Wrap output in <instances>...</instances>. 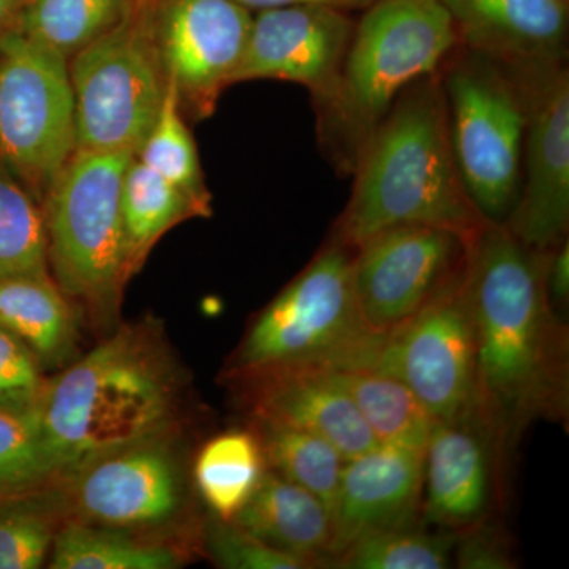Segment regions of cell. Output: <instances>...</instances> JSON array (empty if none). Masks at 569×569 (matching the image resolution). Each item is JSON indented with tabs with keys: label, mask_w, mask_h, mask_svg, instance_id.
I'll use <instances>...</instances> for the list:
<instances>
[{
	"label": "cell",
	"mask_w": 569,
	"mask_h": 569,
	"mask_svg": "<svg viewBox=\"0 0 569 569\" xmlns=\"http://www.w3.org/2000/svg\"><path fill=\"white\" fill-rule=\"evenodd\" d=\"M548 252L489 222L468 261L477 332L471 413L489 433L509 477L519 443L535 422H568L569 332L546 291Z\"/></svg>",
	"instance_id": "6da1fadb"
},
{
	"label": "cell",
	"mask_w": 569,
	"mask_h": 569,
	"mask_svg": "<svg viewBox=\"0 0 569 569\" xmlns=\"http://www.w3.org/2000/svg\"><path fill=\"white\" fill-rule=\"evenodd\" d=\"M331 233L351 247L396 224L445 228L475 241L488 220L460 178L440 71L400 93L356 164Z\"/></svg>",
	"instance_id": "7a4b0ae2"
},
{
	"label": "cell",
	"mask_w": 569,
	"mask_h": 569,
	"mask_svg": "<svg viewBox=\"0 0 569 569\" xmlns=\"http://www.w3.org/2000/svg\"><path fill=\"white\" fill-rule=\"evenodd\" d=\"M178 370L156 326H121L48 380L41 430L59 475L127 445L173 432Z\"/></svg>",
	"instance_id": "3957f363"
},
{
	"label": "cell",
	"mask_w": 569,
	"mask_h": 569,
	"mask_svg": "<svg viewBox=\"0 0 569 569\" xmlns=\"http://www.w3.org/2000/svg\"><path fill=\"white\" fill-rule=\"evenodd\" d=\"M361 13L335 88L312 103L318 146L340 176L355 173L400 93L440 71L460 44L440 0H377Z\"/></svg>",
	"instance_id": "277c9868"
},
{
	"label": "cell",
	"mask_w": 569,
	"mask_h": 569,
	"mask_svg": "<svg viewBox=\"0 0 569 569\" xmlns=\"http://www.w3.org/2000/svg\"><path fill=\"white\" fill-rule=\"evenodd\" d=\"M355 247L329 234L310 263L253 318L223 377L280 369H370L387 337L366 328L356 302Z\"/></svg>",
	"instance_id": "5b68a950"
},
{
	"label": "cell",
	"mask_w": 569,
	"mask_h": 569,
	"mask_svg": "<svg viewBox=\"0 0 569 569\" xmlns=\"http://www.w3.org/2000/svg\"><path fill=\"white\" fill-rule=\"evenodd\" d=\"M129 152L74 151L41 211L52 279L97 328L118 321L127 263L121 187Z\"/></svg>",
	"instance_id": "8992f818"
},
{
	"label": "cell",
	"mask_w": 569,
	"mask_h": 569,
	"mask_svg": "<svg viewBox=\"0 0 569 569\" xmlns=\"http://www.w3.org/2000/svg\"><path fill=\"white\" fill-rule=\"evenodd\" d=\"M449 133L468 197L488 222L503 223L522 183L526 111L503 62L459 44L440 69Z\"/></svg>",
	"instance_id": "52a82bcc"
},
{
	"label": "cell",
	"mask_w": 569,
	"mask_h": 569,
	"mask_svg": "<svg viewBox=\"0 0 569 569\" xmlns=\"http://www.w3.org/2000/svg\"><path fill=\"white\" fill-rule=\"evenodd\" d=\"M69 70L77 151L137 156L168 88L149 0H141L118 28L71 56Z\"/></svg>",
	"instance_id": "ba28073f"
},
{
	"label": "cell",
	"mask_w": 569,
	"mask_h": 569,
	"mask_svg": "<svg viewBox=\"0 0 569 569\" xmlns=\"http://www.w3.org/2000/svg\"><path fill=\"white\" fill-rule=\"evenodd\" d=\"M74 151L69 59L14 29L0 33V162L41 206Z\"/></svg>",
	"instance_id": "9c48e42d"
},
{
	"label": "cell",
	"mask_w": 569,
	"mask_h": 569,
	"mask_svg": "<svg viewBox=\"0 0 569 569\" xmlns=\"http://www.w3.org/2000/svg\"><path fill=\"white\" fill-rule=\"evenodd\" d=\"M526 111L522 183L503 227L522 244L550 250L569 234V70L567 59L503 62Z\"/></svg>",
	"instance_id": "30bf717a"
},
{
	"label": "cell",
	"mask_w": 569,
	"mask_h": 569,
	"mask_svg": "<svg viewBox=\"0 0 569 569\" xmlns=\"http://www.w3.org/2000/svg\"><path fill=\"white\" fill-rule=\"evenodd\" d=\"M173 432L127 445L52 479L63 519L146 533L181 512L183 485Z\"/></svg>",
	"instance_id": "8fae6325"
},
{
	"label": "cell",
	"mask_w": 569,
	"mask_h": 569,
	"mask_svg": "<svg viewBox=\"0 0 569 569\" xmlns=\"http://www.w3.org/2000/svg\"><path fill=\"white\" fill-rule=\"evenodd\" d=\"M475 241L427 224H396L362 241L353 284L366 328L388 337L418 316L466 272Z\"/></svg>",
	"instance_id": "7c38bea8"
},
{
	"label": "cell",
	"mask_w": 569,
	"mask_h": 569,
	"mask_svg": "<svg viewBox=\"0 0 569 569\" xmlns=\"http://www.w3.org/2000/svg\"><path fill=\"white\" fill-rule=\"evenodd\" d=\"M470 261V260H468ZM466 272L387 337L370 369L406 385L438 422L473 407L477 332Z\"/></svg>",
	"instance_id": "4fadbf2b"
},
{
	"label": "cell",
	"mask_w": 569,
	"mask_h": 569,
	"mask_svg": "<svg viewBox=\"0 0 569 569\" xmlns=\"http://www.w3.org/2000/svg\"><path fill=\"white\" fill-rule=\"evenodd\" d=\"M153 36L183 110L209 118L244 54L252 11L234 0H149Z\"/></svg>",
	"instance_id": "5bb4252c"
},
{
	"label": "cell",
	"mask_w": 569,
	"mask_h": 569,
	"mask_svg": "<svg viewBox=\"0 0 569 569\" xmlns=\"http://www.w3.org/2000/svg\"><path fill=\"white\" fill-rule=\"evenodd\" d=\"M356 20L347 11L299 6L254 11L233 84L276 80L305 86L312 103L335 88Z\"/></svg>",
	"instance_id": "9a60e30c"
},
{
	"label": "cell",
	"mask_w": 569,
	"mask_h": 569,
	"mask_svg": "<svg viewBox=\"0 0 569 569\" xmlns=\"http://www.w3.org/2000/svg\"><path fill=\"white\" fill-rule=\"evenodd\" d=\"M511 477L485 427L470 413L438 422L425 449L422 523L460 531L498 518Z\"/></svg>",
	"instance_id": "2e32d148"
},
{
	"label": "cell",
	"mask_w": 569,
	"mask_h": 569,
	"mask_svg": "<svg viewBox=\"0 0 569 569\" xmlns=\"http://www.w3.org/2000/svg\"><path fill=\"white\" fill-rule=\"evenodd\" d=\"M422 503L425 449L377 445L348 459L329 511L332 523L329 561L367 535L425 526Z\"/></svg>",
	"instance_id": "e0dca14e"
},
{
	"label": "cell",
	"mask_w": 569,
	"mask_h": 569,
	"mask_svg": "<svg viewBox=\"0 0 569 569\" xmlns=\"http://www.w3.org/2000/svg\"><path fill=\"white\" fill-rule=\"evenodd\" d=\"M249 421L305 430L351 459L378 441L331 369H280L230 380Z\"/></svg>",
	"instance_id": "ac0fdd59"
},
{
	"label": "cell",
	"mask_w": 569,
	"mask_h": 569,
	"mask_svg": "<svg viewBox=\"0 0 569 569\" xmlns=\"http://www.w3.org/2000/svg\"><path fill=\"white\" fill-rule=\"evenodd\" d=\"M459 41L500 62L567 59L568 0H440Z\"/></svg>",
	"instance_id": "d6986e66"
},
{
	"label": "cell",
	"mask_w": 569,
	"mask_h": 569,
	"mask_svg": "<svg viewBox=\"0 0 569 569\" xmlns=\"http://www.w3.org/2000/svg\"><path fill=\"white\" fill-rule=\"evenodd\" d=\"M230 522L272 548L309 561L312 568H326L331 557L328 507L274 471H266L252 497Z\"/></svg>",
	"instance_id": "ffe728a7"
},
{
	"label": "cell",
	"mask_w": 569,
	"mask_h": 569,
	"mask_svg": "<svg viewBox=\"0 0 569 569\" xmlns=\"http://www.w3.org/2000/svg\"><path fill=\"white\" fill-rule=\"evenodd\" d=\"M50 272L0 280V326L21 340L43 370L70 365L78 347V316Z\"/></svg>",
	"instance_id": "44dd1931"
},
{
	"label": "cell",
	"mask_w": 569,
	"mask_h": 569,
	"mask_svg": "<svg viewBox=\"0 0 569 569\" xmlns=\"http://www.w3.org/2000/svg\"><path fill=\"white\" fill-rule=\"evenodd\" d=\"M121 213L127 263L133 276L171 228L194 217H211L212 211L133 157L122 178Z\"/></svg>",
	"instance_id": "7402d4cb"
},
{
	"label": "cell",
	"mask_w": 569,
	"mask_h": 569,
	"mask_svg": "<svg viewBox=\"0 0 569 569\" xmlns=\"http://www.w3.org/2000/svg\"><path fill=\"white\" fill-rule=\"evenodd\" d=\"M332 373L378 445L426 449L438 421L406 385L365 367L335 369Z\"/></svg>",
	"instance_id": "603a6c76"
},
{
	"label": "cell",
	"mask_w": 569,
	"mask_h": 569,
	"mask_svg": "<svg viewBox=\"0 0 569 569\" xmlns=\"http://www.w3.org/2000/svg\"><path fill=\"white\" fill-rule=\"evenodd\" d=\"M266 471L260 440L247 427L209 440L194 460L193 477L212 515L230 522L252 497Z\"/></svg>",
	"instance_id": "cb8c5ba5"
},
{
	"label": "cell",
	"mask_w": 569,
	"mask_h": 569,
	"mask_svg": "<svg viewBox=\"0 0 569 569\" xmlns=\"http://www.w3.org/2000/svg\"><path fill=\"white\" fill-rule=\"evenodd\" d=\"M50 557L52 569H174L186 561L168 542L77 520L59 529Z\"/></svg>",
	"instance_id": "d4e9b609"
},
{
	"label": "cell",
	"mask_w": 569,
	"mask_h": 569,
	"mask_svg": "<svg viewBox=\"0 0 569 569\" xmlns=\"http://www.w3.org/2000/svg\"><path fill=\"white\" fill-rule=\"evenodd\" d=\"M141 0H26L14 31L70 59L126 21Z\"/></svg>",
	"instance_id": "484cf974"
},
{
	"label": "cell",
	"mask_w": 569,
	"mask_h": 569,
	"mask_svg": "<svg viewBox=\"0 0 569 569\" xmlns=\"http://www.w3.org/2000/svg\"><path fill=\"white\" fill-rule=\"evenodd\" d=\"M249 427L260 440L268 470L309 490L331 511L347 459L329 441L305 430L264 421H249Z\"/></svg>",
	"instance_id": "4316f807"
},
{
	"label": "cell",
	"mask_w": 569,
	"mask_h": 569,
	"mask_svg": "<svg viewBox=\"0 0 569 569\" xmlns=\"http://www.w3.org/2000/svg\"><path fill=\"white\" fill-rule=\"evenodd\" d=\"M63 523L51 482L0 496V569L43 567Z\"/></svg>",
	"instance_id": "83f0119b"
},
{
	"label": "cell",
	"mask_w": 569,
	"mask_h": 569,
	"mask_svg": "<svg viewBox=\"0 0 569 569\" xmlns=\"http://www.w3.org/2000/svg\"><path fill=\"white\" fill-rule=\"evenodd\" d=\"M134 157L212 211L211 193L204 183L197 146L182 118L178 88L170 78L159 116Z\"/></svg>",
	"instance_id": "f1b7e54d"
},
{
	"label": "cell",
	"mask_w": 569,
	"mask_h": 569,
	"mask_svg": "<svg viewBox=\"0 0 569 569\" xmlns=\"http://www.w3.org/2000/svg\"><path fill=\"white\" fill-rule=\"evenodd\" d=\"M47 272L50 266L41 206L0 162V280Z\"/></svg>",
	"instance_id": "f546056e"
},
{
	"label": "cell",
	"mask_w": 569,
	"mask_h": 569,
	"mask_svg": "<svg viewBox=\"0 0 569 569\" xmlns=\"http://www.w3.org/2000/svg\"><path fill=\"white\" fill-rule=\"evenodd\" d=\"M455 533L413 529L380 531L356 539L329 561L335 569H447L452 567Z\"/></svg>",
	"instance_id": "4dcf8cb0"
},
{
	"label": "cell",
	"mask_w": 569,
	"mask_h": 569,
	"mask_svg": "<svg viewBox=\"0 0 569 569\" xmlns=\"http://www.w3.org/2000/svg\"><path fill=\"white\" fill-rule=\"evenodd\" d=\"M58 466L41 430L39 410H0V496L50 485Z\"/></svg>",
	"instance_id": "1f68e13d"
},
{
	"label": "cell",
	"mask_w": 569,
	"mask_h": 569,
	"mask_svg": "<svg viewBox=\"0 0 569 569\" xmlns=\"http://www.w3.org/2000/svg\"><path fill=\"white\" fill-rule=\"evenodd\" d=\"M203 549L223 569H313L309 561L254 538L234 522L212 518L203 530Z\"/></svg>",
	"instance_id": "d6a6232c"
},
{
	"label": "cell",
	"mask_w": 569,
	"mask_h": 569,
	"mask_svg": "<svg viewBox=\"0 0 569 569\" xmlns=\"http://www.w3.org/2000/svg\"><path fill=\"white\" fill-rule=\"evenodd\" d=\"M29 348L0 326V410H39L48 380Z\"/></svg>",
	"instance_id": "836d02e7"
},
{
	"label": "cell",
	"mask_w": 569,
	"mask_h": 569,
	"mask_svg": "<svg viewBox=\"0 0 569 569\" xmlns=\"http://www.w3.org/2000/svg\"><path fill=\"white\" fill-rule=\"evenodd\" d=\"M452 563L462 569L518 568L512 539L498 518L456 531Z\"/></svg>",
	"instance_id": "e575fe53"
},
{
	"label": "cell",
	"mask_w": 569,
	"mask_h": 569,
	"mask_svg": "<svg viewBox=\"0 0 569 569\" xmlns=\"http://www.w3.org/2000/svg\"><path fill=\"white\" fill-rule=\"evenodd\" d=\"M546 291L550 306L563 318L569 302V241L568 238L548 252L545 271Z\"/></svg>",
	"instance_id": "d590c367"
},
{
	"label": "cell",
	"mask_w": 569,
	"mask_h": 569,
	"mask_svg": "<svg viewBox=\"0 0 569 569\" xmlns=\"http://www.w3.org/2000/svg\"><path fill=\"white\" fill-rule=\"evenodd\" d=\"M234 2L252 11V13L260 10L283 9V7L299 6L328 7V9L353 13V11H365L369 9L377 0H234Z\"/></svg>",
	"instance_id": "8d00e7d4"
},
{
	"label": "cell",
	"mask_w": 569,
	"mask_h": 569,
	"mask_svg": "<svg viewBox=\"0 0 569 569\" xmlns=\"http://www.w3.org/2000/svg\"><path fill=\"white\" fill-rule=\"evenodd\" d=\"M26 0H0V33L13 28Z\"/></svg>",
	"instance_id": "74e56055"
}]
</instances>
